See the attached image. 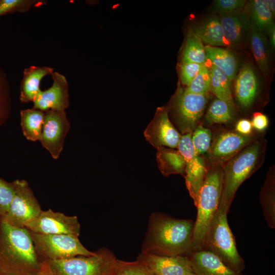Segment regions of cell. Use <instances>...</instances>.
<instances>
[{"instance_id":"6","label":"cell","mask_w":275,"mask_h":275,"mask_svg":"<svg viewBox=\"0 0 275 275\" xmlns=\"http://www.w3.org/2000/svg\"><path fill=\"white\" fill-rule=\"evenodd\" d=\"M117 260L113 253L104 248L90 256L46 261L56 275H113Z\"/></svg>"},{"instance_id":"8","label":"cell","mask_w":275,"mask_h":275,"mask_svg":"<svg viewBox=\"0 0 275 275\" xmlns=\"http://www.w3.org/2000/svg\"><path fill=\"white\" fill-rule=\"evenodd\" d=\"M30 232L35 250L42 260H56L95 254L87 250L78 237L67 234H43Z\"/></svg>"},{"instance_id":"42","label":"cell","mask_w":275,"mask_h":275,"mask_svg":"<svg viewBox=\"0 0 275 275\" xmlns=\"http://www.w3.org/2000/svg\"><path fill=\"white\" fill-rule=\"evenodd\" d=\"M37 275H56L51 269L48 263L42 260L40 265V267Z\"/></svg>"},{"instance_id":"21","label":"cell","mask_w":275,"mask_h":275,"mask_svg":"<svg viewBox=\"0 0 275 275\" xmlns=\"http://www.w3.org/2000/svg\"><path fill=\"white\" fill-rule=\"evenodd\" d=\"M191 29L207 45L216 47L229 46L217 15H213L205 18L194 25Z\"/></svg>"},{"instance_id":"17","label":"cell","mask_w":275,"mask_h":275,"mask_svg":"<svg viewBox=\"0 0 275 275\" xmlns=\"http://www.w3.org/2000/svg\"><path fill=\"white\" fill-rule=\"evenodd\" d=\"M234 81L235 99L243 109H249L255 101L259 93V80L253 66L249 63L244 64Z\"/></svg>"},{"instance_id":"39","label":"cell","mask_w":275,"mask_h":275,"mask_svg":"<svg viewBox=\"0 0 275 275\" xmlns=\"http://www.w3.org/2000/svg\"><path fill=\"white\" fill-rule=\"evenodd\" d=\"M251 123L253 128L258 132H262L268 127L269 120L266 115L260 112H256L253 115Z\"/></svg>"},{"instance_id":"7","label":"cell","mask_w":275,"mask_h":275,"mask_svg":"<svg viewBox=\"0 0 275 275\" xmlns=\"http://www.w3.org/2000/svg\"><path fill=\"white\" fill-rule=\"evenodd\" d=\"M207 100V95L187 92L178 85L166 108L171 122L182 135L191 134L199 124Z\"/></svg>"},{"instance_id":"38","label":"cell","mask_w":275,"mask_h":275,"mask_svg":"<svg viewBox=\"0 0 275 275\" xmlns=\"http://www.w3.org/2000/svg\"><path fill=\"white\" fill-rule=\"evenodd\" d=\"M204 65L192 62H181L179 74L181 84L186 87L188 86Z\"/></svg>"},{"instance_id":"22","label":"cell","mask_w":275,"mask_h":275,"mask_svg":"<svg viewBox=\"0 0 275 275\" xmlns=\"http://www.w3.org/2000/svg\"><path fill=\"white\" fill-rule=\"evenodd\" d=\"M207 60L222 70L231 81L234 79L238 69V59L233 51L221 47L205 46Z\"/></svg>"},{"instance_id":"41","label":"cell","mask_w":275,"mask_h":275,"mask_svg":"<svg viewBox=\"0 0 275 275\" xmlns=\"http://www.w3.org/2000/svg\"><path fill=\"white\" fill-rule=\"evenodd\" d=\"M269 37V45L272 51L275 49V25L274 23L272 24L266 30Z\"/></svg>"},{"instance_id":"40","label":"cell","mask_w":275,"mask_h":275,"mask_svg":"<svg viewBox=\"0 0 275 275\" xmlns=\"http://www.w3.org/2000/svg\"><path fill=\"white\" fill-rule=\"evenodd\" d=\"M253 129L251 121L242 119L237 122L234 130L241 134L248 135L252 133Z\"/></svg>"},{"instance_id":"13","label":"cell","mask_w":275,"mask_h":275,"mask_svg":"<svg viewBox=\"0 0 275 275\" xmlns=\"http://www.w3.org/2000/svg\"><path fill=\"white\" fill-rule=\"evenodd\" d=\"M25 228L35 233L67 234L77 237L80 232V225L76 216L67 215L50 209L42 210L38 217Z\"/></svg>"},{"instance_id":"32","label":"cell","mask_w":275,"mask_h":275,"mask_svg":"<svg viewBox=\"0 0 275 275\" xmlns=\"http://www.w3.org/2000/svg\"><path fill=\"white\" fill-rule=\"evenodd\" d=\"M47 3L44 0H0V17L15 12L25 13L33 7Z\"/></svg>"},{"instance_id":"33","label":"cell","mask_w":275,"mask_h":275,"mask_svg":"<svg viewBox=\"0 0 275 275\" xmlns=\"http://www.w3.org/2000/svg\"><path fill=\"white\" fill-rule=\"evenodd\" d=\"M184 89L188 93L207 95L210 90V77L208 66L204 65Z\"/></svg>"},{"instance_id":"34","label":"cell","mask_w":275,"mask_h":275,"mask_svg":"<svg viewBox=\"0 0 275 275\" xmlns=\"http://www.w3.org/2000/svg\"><path fill=\"white\" fill-rule=\"evenodd\" d=\"M115 275H156L142 262L117 260Z\"/></svg>"},{"instance_id":"5","label":"cell","mask_w":275,"mask_h":275,"mask_svg":"<svg viewBox=\"0 0 275 275\" xmlns=\"http://www.w3.org/2000/svg\"><path fill=\"white\" fill-rule=\"evenodd\" d=\"M229 210L219 205L209 226L204 250L210 252L231 269L241 272L245 268L229 227Z\"/></svg>"},{"instance_id":"44","label":"cell","mask_w":275,"mask_h":275,"mask_svg":"<svg viewBox=\"0 0 275 275\" xmlns=\"http://www.w3.org/2000/svg\"><path fill=\"white\" fill-rule=\"evenodd\" d=\"M188 275H196L195 273H194V272H192Z\"/></svg>"},{"instance_id":"1","label":"cell","mask_w":275,"mask_h":275,"mask_svg":"<svg viewBox=\"0 0 275 275\" xmlns=\"http://www.w3.org/2000/svg\"><path fill=\"white\" fill-rule=\"evenodd\" d=\"M195 222L155 212L151 215L141 253L159 256H187L191 253Z\"/></svg>"},{"instance_id":"3","label":"cell","mask_w":275,"mask_h":275,"mask_svg":"<svg viewBox=\"0 0 275 275\" xmlns=\"http://www.w3.org/2000/svg\"><path fill=\"white\" fill-rule=\"evenodd\" d=\"M266 143L263 136L258 138L223 165L219 205L229 210L239 187L264 162Z\"/></svg>"},{"instance_id":"18","label":"cell","mask_w":275,"mask_h":275,"mask_svg":"<svg viewBox=\"0 0 275 275\" xmlns=\"http://www.w3.org/2000/svg\"><path fill=\"white\" fill-rule=\"evenodd\" d=\"M224 36L229 46L240 45L250 36L251 23L246 12L241 10L218 15Z\"/></svg>"},{"instance_id":"24","label":"cell","mask_w":275,"mask_h":275,"mask_svg":"<svg viewBox=\"0 0 275 275\" xmlns=\"http://www.w3.org/2000/svg\"><path fill=\"white\" fill-rule=\"evenodd\" d=\"M157 149V162L162 174L164 176L180 174L184 177L185 161L180 152L178 150L163 146Z\"/></svg>"},{"instance_id":"43","label":"cell","mask_w":275,"mask_h":275,"mask_svg":"<svg viewBox=\"0 0 275 275\" xmlns=\"http://www.w3.org/2000/svg\"><path fill=\"white\" fill-rule=\"evenodd\" d=\"M264 3L269 10L272 15H275V1L274 0H263Z\"/></svg>"},{"instance_id":"11","label":"cell","mask_w":275,"mask_h":275,"mask_svg":"<svg viewBox=\"0 0 275 275\" xmlns=\"http://www.w3.org/2000/svg\"><path fill=\"white\" fill-rule=\"evenodd\" d=\"M185 161V184L190 196L196 206L199 193L208 168L205 158L195 151L191 134L181 135L177 147Z\"/></svg>"},{"instance_id":"35","label":"cell","mask_w":275,"mask_h":275,"mask_svg":"<svg viewBox=\"0 0 275 275\" xmlns=\"http://www.w3.org/2000/svg\"><path fill=\"white\" fill-rule=\"evenodd\" d=\"M211 132L208 128L199 124L191 133V141L196 152L203 156L206 153L211 143Z\"/></svg>"},{"instance_id":"14","label":"cell","mask_w":275,"mask_h":275,"mask_svg":"<svg viewBox=\"0 0 275 275\" xmlns=\"http://www.w3.org/2000/svg\"><path fill=\"white\" fill-rule=\"evenodd\" d=\"M144 134L146 140L156 149L161 146L177 149L181 136L171 122L166 107L157 108Z\"/></svg>"},{"instance_id":"9","label":"cell","mask_w":275,"mask_h":275,"mask_svg":"<svg viewBox=\"0 0 275 275\" xmlns=\"http://www.w3.org/2000/svg\"><path fill=\"white\" fill-rule=\"evenodd\" d=\"M12 183L14 196L7 213L0 217L12 226L25 227L37 218L42 210L26 180L17 179Z\"/></svg>"},{"instance_id":"12","label":"cell","mask_w":275,"mask_h":275,"mask_svg":"<svg viewBox=\"0 0 275 275\" xmlns=\"http://www.w3.org/2000/svg\"><path fill=\"white\" fill-rule=\"evenodd\" d=\"M70 128L65 111L49 110L45 112L39 141L53 159L60 157Z\"/></svg>"},{"instance_id":"25","label":"cell","mask_w":275,"mask_h":275,"mask_svg":"<svg viewBox=\"0 0 275 275\" xmlns=\"http://www.w3.org/2000/svg\"><path fill=\"white\" fill-rule=\"evenodd\" d=\"M260 202L268 227L275 228L274 166L270 168L260 193Z\"/></svg>"},{"instance_id":"10","label":"cell","mask_w":275,"mask_h":275,"mask_svg":"<svg viewBox=\"0 0 275 275\" xmlns=\"http://www.w3.org/2000/svg\"><path fill=\"white\" fill-rule=\"evenodd\" d=\"M263 132L248 135L234 130H224L218 133L211 143L205 158L208 165H224L248 145L264 136Z\"/></svg>"},{"instance_id":"23","label":"cell","mask_w":275,"mask_h":275,"mask_svg":"<svg viewBox=\"0 0 275 275\" xmlns=\"http://www.w3.org/2000/svg\"><path fill=\"white\" fill-rule=\"evenodd\" d=\"M250 45L253 56L261 73L268 79L270 72L269 43L265 33L251 25L250 34Z\"/></svg>"},{"instance_id":"27","label":"cell","mask_w":275,"mask_h":275,"mask_svg":"<svg viewBox=\"0 0 275 275\" xmlns=\"http://www.w3.org/2000/svg\"><path fill=\"white\" fill-rule=\"evenodd\" d=\"M243 9L249 17L251 25L261 32L266 33L267 29L274 23V16L263 0L247 2Z\"/></svg>"},{"instance_id":"36","label":"cell","mask_w":275,"mask_h":275,"mask_svg":"<svg viewBox=\"0 0 275 275\" xmlns=\"http://www.w3.org/2000/svg\"><path fill=\"white\" fill-rule=\"evenodd\" d=\"M246 2L245 0H215L212 11L218 15L238 11L243 9Z\"/></svg>"},{"instance_id":"16","label":"cell","mask_w":275,"mask_h":275,"mask_svg":"<svg viewBox=\"0 0 275 275\" xmlns=\"http://www.w3.org/2000/svg\"><path fill=\"white\" fill-rule=\"evenodd\" d=\"M136 260L156 275H188L193 272L189 258L187 256H166L141 252Z\"/></svg>"},{"instance_id":"19","label":"cell","mask_w":275,"mask_h":275,"mask_svg":"<svg viewBox=\"0 0 275 275\" xmlns=\"http://www.w3.org/2000/svg\"><path fill=\"white\" fill-rule=\"evenodd\" d=\"M188 257L193 271L196 275H244L231 269L207 250L193 252Z\"/></svg>"},{"instance_id":"37","label":"cell","mask_w":275,"mask_h":275,"mask_svg":"<svg viewBox=\"0 0 275 275\" xmlns=\"http://www.w3.org/2000/svg\"><path fill=\"white\" fill-rule=\"evenodd\" d=\"M14 194L13 183L0 178V217L4 216L7 213Z\"/></svg>"},{"instance_id":"15","label":"cell","mask_w":275,"mask_h":275,"mask_svg":"<svg viewBox=\"0 0 275 275\" xmlns=\"http://www.w3.org/2000/svg\"><path fill=\"white\" fill-rule=\"evenodd\" d=\"M51 76L52 86L38 93L33 101V108L44 112L49 110L64 112L70 104L67 80L64 75L57 71Z\"/></svg>"},{"instance_id":"26","label":"cell","mask_w":275,"mask_h":275,"mask_svg":"<svg viewBox=\"0 0 275 275\" xmlns=\"http://www.w3.org/2000/svg\"><path fill=\"white\" fill-rule=\"evenodd\" d=\"M20 125L23 134L29 141H40L45 112L34 108L20 111Z\"/></svg>"},{"instance_id":"28","label":"cell","mask_w":275,"mask_h":275,"mask_svg":"<svg viewBox=\"0 0 275 275\" xmlns=\"http://www.w3.org/2000/svg\"><path fill=\"white\" fill-rule=\"evenodd\" d=\"M210 77V90L218 98L235 107L233 100L231 81L219 68L211 64L208 67Z\"/></svg>"},{"instance_id":"30","label":"cell","mask_w":275,"mask_h":275,"mask_svg":"<svg viewBox=\"0 0 275 275\" xmlns=\"http://www.w3.org/2000/svg\"><path fill=\"white\" fill-rule=\"evenodd\" d=\"M234 118L235 107L217 98L210 104L205 117L210 124L229 123Z\"/></svg>"},{"instance_id":"45","label":"cell","mask_w":275,"mask_h":275,"mask_svg":"<svg viewBox=\"0 0 275 275\" xmlns=\"http://www.w3.org/2000/svg\"><path fill=\"white\" fill-rule=\"evenodd\" d=\"M114 273H115V272H114ZM113 275H115V273H114Z\"/></svg>"},{"instance_id":"20","label":"cell","mask_w":275,"mask_h":275,"mask_svg":"<svg viewBox=\"0 0 275 275\" xmlns=\"http://www.w3.org/2000/svg\"><path fill=\"white\" fill-rule=\"evenodd\" d=\"M54 69L47 66H31L24 69L20 85V100L22 103L33 102L41 91L40 84L42 78L51 75Z\"/></svg>"},{"instance_id":"2","label":"cell","mask_w":275,"mask_h":275,"mask_svg":"<svg viewBox=\"0 0 275 275\" xmlns=\"http://www.w3.org/2000/svg\"><path fill=\"white\" fill-rule=\"evenodd\" d=\"M42 261L30 231L0 217V275H37Z\"/></svg>"},{"instance_id":"4","label":"cell","mask_w":275,"mask_h":275,"mask_svg":"<svg viewBox=\"0 0 275 275\" xmlns=\"http://www.w3.org/2000/svg\"><path fill=\"white\" fill-rule=\"evenodd\" d=\"M223 166L208 165L196 206L197 215L193 234L191 253L204 250L210 223L219 205L222 192Z\"/></svg>"},{"instance_id":"31","label":"cell","mask_w":275,"mask_h":275,"mask_svg":"<svg viewBox=\"0 0 275 275\" xmlns=\"http://www.w3.org/2000/svg\"><path fill=\"white\" fill-rule=\"evenodd\" d=\"M12 104L10 82L6 71L0 66V128L10 117Z\"/></svg>"},{"instance_id":"29","label":"cell","mask_w":275,"mask_h":275,"mask_svg":"<svg viewBox=\"0 0 275 275\" xmlns=\"http://www.w3.org/2000/svg\"><path fill=\"white\" fill-rule=\"evenodd\" d=\"M207 61L204 43L191 28L188 29L181 62L205 65Z\"/></svg>"}]
</instances>
